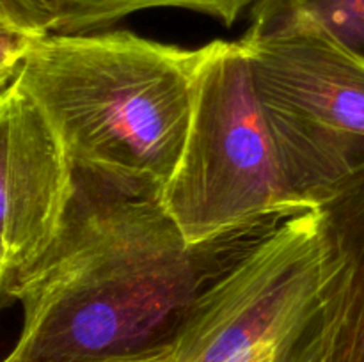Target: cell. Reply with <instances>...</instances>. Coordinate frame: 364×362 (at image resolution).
Wrapping results in <instances>:
<instances>
[{
	"mask_svg": "<svg viewBox=\"0 0 364 362\" xmlns=\"http://www.w3.org/2000/svg\"><path fill=\"white\" fill-rule=\"evenodd\" d=\"M18 71H0V98H2L4 92L7 91L13 80L16 78Z\"/></svg>",
	"mask_w": 364,
	"mask_h": 362,
	"instance_id": "8fae6325",
	"label": "cell"
},
{
	"mask_svg": "<svg viewBox=\"0 0 364 362\" xmlns=\"http://www.w3.org/2000/svg\"><path fill=\"white\" fill-rule=\"evenodd\" d=\"M52 34L43 0H0V71H18L36 43Z\"/></svg>",
	"mask_w": 364,
	"mask_h": 362,
	"instance_id": "9c48e42d",
	"label": "cell"
},
{
	"mask_svg": "<svg viewBox=\"0 0 364 362\" xmlns=\"http://www.w3.org/2000/svg\"><path fill=\"white\" fill-rule=\"evenodd\" d=\"M240 43L288 180L316 209L364 170V60L295 16L251 21Z\"/></svg>",
	"mask_w": 364,
	"mask_h": 362,
	"instance_id": "277c9868",
	"label": "cell"
},
{
	"mask_svg": "<svg viewBox=\"0 0 364 362\" xmlns=\"http://www.w3.org/2000/svg\"><path fill=\"white\" fill-rule=\"evenodd\" d=\"M201 48L130 31L52 32L25 55L16 82L36 99L75 169L162 190L178 165Z\"/></svg>",
	"mask_w": 364,
	"mask_h": 362,
	"instance_id": "7a4b0ae2",
	"label": "cell"
},
{
	"mask_svg": "<svg viewBox=\"0 0 364 362\" xmlns=\"http://www.w3.org/2000/svg\"><path fill=\"white\" fill-rule=\"evenodd\" d=\"M331 259L323 362H364V170L318 204Z\"/></svg>",
	"mask_w": 364,
	"mask_h": 362,
	"instance_id": "8992f818",
	"label": "cell"
},
{
	"mask_svg": "<svg viewBox=\"0 0 364 362\" xmlns=\"http://www.w3.org/2000/svg\"><path fill=\"white\" fill-rule=\"evenodd\" d=\"M256 0H43L52 18V32L80 34L117 23L146 9H185L215 18L231 27Z\"/></svg>",
	"mask_w": 364,
	"mask_h": 362,
	"instance_id": "52a82bcc",
	"label": "cell"
},
{
	"mask_svg": "<svg viewBox=\"0 0 364 362\" xmlns=\"http://www.w3.org/2000/svg\"><path fill=\"white\" fill-rule=\"evenodd\" d=\"M283 220L191 243L162 190L75 169L59 236L16 290L21 330L0 362H166L205 291Z\"/></svg>",
	"mask_w": 364,
	"mask_h": 362,
	"instance_id": "6da1fadb",
	"label": "cell"
},
{
	"mask_svg": "<svg viewBox=\"0 0 364 362\" xmlns=\"http://www.w3.org/2000/svg\"><path fill=\"white\" fill-rule=\"evenodd\" d=\"M16 302V275L11 265L9 252L0 236V311Z\"/></svg>",
	"mask_w": 364,
	"mask_h": 362,
	"instance_id": "30bf717a",
	"label": "cell"
},
{
	"mask_svg": "<svg viewBox=\"0 0 364 362\" xmlns=\"http://www.w3.org/2000/svg\"><path fill=\"white\" fill-rule=\"evenodd\" d=\"M162 202L191 243L311 212L288 180L240 39L201 46L187 138Z\"/></svg>",
	"mask_w": 364,
	"mask_h": 362,
	"instance_id": "3957f363",
	"label": "cell"
},
{
	"mask_svg": "<svg viewBox=\"0 0 364 362\" xmlns=\"http://www.w3.org/2000/svg\"><path fill=\"white\" fill-rule=\"evenodd\" d=\"M304 18L364 60V0H256L251 21Z\"/></svg>",
	"mask_w": 364,
	"mask_h": 362,
	"instance_id": "ba28073f",
	"label": "cell"
},
{
	"mask_svg": "<svg viewBox=\"0 0 364 362\" xmlns=\"http://www.w3.org/2000/svg\"><path fill=\"white\" fill-rule=\"evenodd\" d=\"M73 190L75 165L14 78L0 98V236L16 290L59 236Z\"/></svg>",
	"mask_w": 364,
	"mask_h": 362,
	"instance_id": "5b68a950",
	"label": "cell"
}]
</instances>
